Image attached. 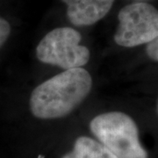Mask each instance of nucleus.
Returning <instances> with one entry per match:
<instances>
[{
	"instance_id": "nucleus-8",
	"label": "nucleus",
	"mask_w": 158,
	"mask_h": 158,
	"mask_svg": "<svg viewBox=\"0 0 158 158\" xmlns=\"http://www.w3.org/2000/svg\"><path fill=\"white\" fill-rule=\"evenodd\" d=\"M146 52L150 59L158 62V36L151 42L148 43Z\"/></svg>"
},
{
	"instance_id": "nucleus-9",
	"label": "nucleus",
	"mask_w": 158,
	"mask_h": 158,
	"mask_svg": "<svg viewBox=\"0 0 158 158\" xmlns=\"http://www.w3.org/2000/svg\"><path fill=\"white\" fill-rule=\"evenodd\" d=\"M156 110H157V113H158V100H157V106H156Z\"/></svg>"
},
{
	"instance_id": "nucleus-3",
	"label": "nucleus",
	"mask_w": 158,
	"mask_h": 158,
	"mask_svg": "<svg viewBox=\"0 0 158 158\" xmlns=\"http://www.w3.org/2000/svg\"><path fill=\"white\" fill-rule=\"evenodd\" d=\"M81 34L71 27H58L41 39L36 48V56L43 63L63 69L82 68L90 57V50L80 45Z\"/></svg>"
},
{
	"instance_id": "nucleus-5",
	"label": "nucleus",
	"mask_w": 158,
	"mask_h": 158,
	"mask_svg": "<svg viewBox=\"0 0 158 158\" xmlns=\"http://www.w3.org/2000/svg\"><path fill=\"white\" fill-rule=\"evenodd\" d=\"M67 6V17L77 27L95 24L110 11L115 0H62Z\"/></svg>"
},
{
	"instance_id": "nucleus-7",
	"label": "nucleus",
	"mask_w": 158,
	"mask_h": 158,
	"mask_svg": "<svg viewBox=\"0 0 158 158\" xmlns=\"http://www.w3.org/2000/svg\"><path fill=\"white\" fill-rule=\"evenodd\" d=\"M11 34V26L5 19L0 17V48L5 44Z\"/></svg>"
},
{
	"instance_id": "nucleus-4",
	"label": "nucleus",
	"mask_w": 158,
	"mask_h": 158,
	"mask_svg": "<svg viewBox=\"0 0 158 158\" xmlns=\"http://www.w3.org/2000/svg\"><path fill=\"white\" fill-rule=\"evenodd\" d=\"M114 41L133 48L149 43L158 36V11L151 5L137 2L123 7L118 15Z\"/></svg>"
},
{
	"instance_id": "nucleus-6",
	"label": "nucleus",
	"mask_w": 158,
	"mask_h": 158,
	"mask_svg": "<svg viewBox=\"0 0 158 158\" xmlns=\"http://www.w3.org/2000/svg\"><path fill=\"white\" fill-rule=\"evenodd\" d=\"M62 158H117L96 140L80 136L74 143L73 149Z\"/></svg>"
},
{
	"instance_id": "nucleus-1",
	"label": "nucleus",
	"mask_w": 158,
	"mask_h": 158,
	"mask_svg": "<svg viewBox=\"0 0 158 158\" xmlns=\"http://www.w3.org/2000/svg\"><path fill=\"white\" fill-rule=\"evenodd\" d=\"M92 87L90 73L83 68L69 69L46 80L30 96L34 117L54 119L67 116L84 102Z\"/></svg>"
},
{
	"instance_id": "nucleus-2",
	"label": "nucleus",
	"mask_w": 158,
	"mask_h": 158,
	"mask_svg": "<svg viewBox=\"0 0 158 158\" xmlns=\"http://www.w3.org/2000/svg\"><path fill=\"white\" fill-rule=\"evenodd\" d=\"M92 135L117 158H148L135 120L121 112L101 113L91 119Z\"/></svg>"
}]
</instances>
